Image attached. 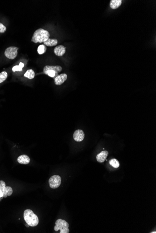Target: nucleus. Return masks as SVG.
Instances as JSON below:
<instances>
[{
	"instance_id": "nucleus-1",
	"label": "nucleus",
	"mask_w": 156,
	"mask_h": 233,
	"mask_svg": "<svg viewBox=\"0 0 156 233\" xmlns=\"http://www.w3.org/2000/svg\"><path fill=\"white\" fill-rule=\"evenodd\" d=\"M50 37V33L43 28H39L35 31L32 37L31 41L33 43H42L46 42Z\"/></svg>"
},
{
	"instance_id": "nucleus-2",
	"label": "nucleus",
	"mask_w": 156,
	"mask_h": 233,
	"mask_svg": "<svg viewBox=\"0 0 156 233\" xmlns=\"http://www.w3.org/2000/svg\"><path fill=\"white\" fill-rule=\"evenodd\" d=\"M24 217L26 223L29 226L35 227L39 224V218L31 210H25L24 212Z\"/></svg>"
},
{
	"instance_id": "nucleus-3",
	"label": "nucleus",
	"mask_w": 156,
	"mask_h": 233,
	"mask_svg": "<svg viewBox=\"0 0 156 233\" xmlns=\"http://www.w3.org/2000/svg\"><path fill=\"white\" fill-rule=\"evenodd\" d=\"M62 70V67L60 66H50L47 65L44 67L43 72L51 77H57L58 74Z\"/></svg>"
},
{
	"instance_id": "nucleus-4",
	"label": "nucleus",
	"mask_w": 156,
	"mask_h": 233,
	"mask_svg": "<svg viewBox=\"0 0 156 233\" xmlns=\"http://www.w3.org/2000/svg\"><path fill=\"white\" fill-rule=\"evenodd\" d=\"M54 227L55 231H58L60 230V233H68L70 232L68 227L69 224L67 222L62 219H59L55 222Z\"/></svg>"
},
{
	"instance_id": "nucleus-5",
	"label": "nucleus",
	"mask_w": 156,
	"mask_h": 233,
	"mask_svg": "<svg viewBox=\"0 0 156 233\" xmlns=\"http://www.w3.org/2000/svg\"><path fill=\"white\" fill-rule=\"evenodd\" d=\"M18 49V48L16 47H9L5 51V55L9 59H14L17 56Z\"/></svg>"
},
{
	"instance_id": "nucleus-6",
	"label": "nucleus",
	"mask_w": 156,
	"mask_h": 233,
	"mask_svg": "<svg viewBox=\"0 0 156 233\" xmlns=\"http://www.w3.org/2000/svg\"><path fill=\"white\" fill-rule=\"evenodd\" d=\"M61 183V178L58 175H55L52 176L49 180V185L50 187L53 189L58 188Z\"/></svg>"
},
{
	"instance_id": "nucleus-7",
	"label": "nucleus",
	"mask_w": 156,
	"mask_h": 233,
	"mask_svg": "<svg viewBox=\"0 0 156 233\" xmlns=\"http://www.w3.org/2000/svg\"><path fill=\"white\" fill-rule=\"evenodd\" d=\"M74 139L77 142L82 141L85 138V134L83 131L80 129H78L74 132Z\"/></svg>"
},
{
	"instance_id": "nucleus-8",
	"label": "nucleus",
	"mask_w": 156,
	"mask_h": 233,
	"mask_svg": "<svg viewBox=\"0 0 156 233\" xmlns=\"http://www.w3.org/2000/svg\"><path fill=\"white\" fill-rule=\"evenodd\" d=\"M67 79V75L66 74H61L55 78L54 82L56 85H61Z\"/></svg>"
},
{
	"instance_id": "nucleus-9",
	"label": "nucleus",
	"mask_w": 156,
	"mask_h": 233,
	"mask_svg": "<svg viewBox=\"0 0 156 233\" xmlns=\"http://www.w3.org/2000/svg\"><path fill=\"white\" fill-rule=\"evenodd\" d=\"M66 48L63 45L56 46L54 49V53L56 55L62 56L66 53Z\"/></svg>"
},
{
	"instance_id": "nucleus-10",
	"label": "nucleus",
	"mask_w": 156,
	"mask_h": 233,
	"mask_svg": "<svg viewBox=\"0 0 156 233\" xmlns=\"http://www.w3.org/2000/svg\"><path fill=\"white\" fill-rule=\"evenodd\" d=\"M109 155V152L107 151H103L96 156V159L99 163H102L106 160L107 157Z\"/></svg>"
},
{
	"instance_id": "nucleus-11",
	"label": "nucleus",
	"mask_w": 156,
	"mask_h": 233,
	"mask_svg": "<svg viewBox=\"0 0 156 233\" xmlns=\"http://www.w3.org/2000/svg\"><path fill=\"white\" fill-rule=\"evenodd\" d=\"M18 163L21 164H28L30 163V158L26 155H21L17 158Z\"/></svg>"
},
{
	"instance_id": "nucleus-12",
	"label": "nucleus",
	"mask_w": 156,
	"mask_h": 233,
	"mask_svg": "<svg viewBox=\"0 0 156 233\" xmlns=\"http://www.w3.org/2000/svg\"><path fill=\"white\" fill-rule=\"evenodd\" d=\"M122 4V0H111L110 2V7L112 9H117L121 6Z\"/></svg>"
},
{
	"instance_id": "nucleus-13",
	"label": "nucleus",
	"mask_w": 156,
	"mask_h": 233,
	"mask_svg": "<svg viewBox=\"0 0 156 233\" xmlns=\"http://www.w3.org/2000/svg\"><path fill=\"white\" fill-rule=\"evenodd\" d=\"M58 40L56 39H50L49 38L46 42H44V45L49 47H53L56 46L58 44Z\"/></svg>"
},
{
	"instance_id": "nucleus-14",
	"label": "nucleus",
	"mask_w": 156,
	"mask_h": 233,
	"mask_svg": "<svg viewBox=\"0 0 156 233\" xmlns=\"http://www.w3.org/2000/svg\"><path fill=\"white\" fill-rule=\"evenodd\" d=\"M13 193V190L11 187L7 186L3 192V198H6L7 196H10Z\"/></svg>"
},
{
	"instance_id": "nucleus-15",
	"label": "nucleus",
	"mask_w": 156,
	"mask_h": 233,
	"mask_svg": "<svg viewBox=\"0 0 156 233\" xmlns=\"http://www.w3.org/2000/svg\"><path fill=\"white\" fill-rule=\"evenodd\" d=\"M24 76L29 79H32L35 77V72L32 70H28L24 75Z\"/></svg>"
},
{
	"instance_id": "nucleus-16",
	"label": "nucleus",
	"mask_w": 156,
	"mask_h": 233,
	"mask_svg": "<svg viewBox=\"0 0 156 233\" xmlns=\"http://www.w3.org/2000/svg\"><path fill=\"white\" fill-rule=\"evenodd\" d=\"M109 163L110 165L114 168H118L120 166L119 161L116 159H112L110 160L109 161Z\"/></svg>"
},
{
	"instance_id": "nucleus-17",
	"label": "nucleus",
	"mask_w": 156,
	"mask_h": 233,
	"mask_svg": "<svg viewBox=\"0 0 156 233\" xmlns=\"http://www.w3.org/2000/svg\"><path fill=\"white\" fill-rule=\"evenodd\" d=\"M7 77H8V74L7 72L4 71L0 73V83L4 82Z\"/></svg>"
},
{
	"instance_id": "nucleus-18",
	"label": "nucleus",
	"mask_w": 156,
	"mask_h": 233,
	"mask_svg": "<svg viewBox=\"0 0 156 233\" xmlns=\"http://www.w3.org/2000/svg\"><path fill=\"white\" fill-rule=\"evenodd\" d=\"M46 49L47 48L44 45H40L37 48V52L39 55H42L46 52Z\"/></svg>"
},
{
	"instance_id": "nucleus-19",
	"label": "nucleus",
	"mask_w": 156,
	"mask_h": 233,
	"mask_svg": "<svg viewBox=\"0 0 156 233\" xmlns=\"http://www.w3.org/2000/svg\"><path fill=\"white\" fill-rule=\"evenodd\" d=\"M6 187V183L4 180H0V190L3 192Z\"/></svg>"
},
{
	"instance_id": "nucleus-20",
	"label": "nucleus",
	"mask_w": 156,
	"mask_h": 233,
	"mask_svg": "<svg viewBox=\"0 0 156 233\" xmlns=\"http://www.w3.org/2000/svg\"><path fill=\"white\" fill-rule=\"evenodd\" d=\"M22 70H23V68H21L19 65L15 66L12 68V71L13 72H15L16 71H21Z\"/></svg>"
},
{
	"instance_id": "nucleus-21",
	"label": "nucleus",
	"mask_w": 156,
	"mask_h": 233,
	"mask_svg": "<svg viewBox=\"0 0 156 233\" xmlns=\"http://www.w3.org/2000/svg\"><path fill=\"white\" fill-rule=\"evenodd\" d=\"M6 31V27L3 24L0 23V33H4Z\"/></svg>"
},
{
	"instance_id": "nucleus-22",
	"label": "nucleus",
	"mask_w": 156,
	"mask_h": 233,
	"mask_svg": "<svg viewBox=\"0 0 156 233\" xmlns=\"http://www.w3.org/2000/svg\"><path fill=\"white\" fill-rule=\"evenodd\" d=\"M19 65L20 66L21 68H23V67H24V64L22 63H20Z\"/></svg>"
},
{
	"instance_id": "nucleus-23",
	"label": "nucleus",
	"mask_w": 156,
	"mask_h": 233,
	"mask_svg": "<svg viewBox=\"0 0 156 233\" xmlns=\"http://www.w3.org/2000/svg\"><path fill=\"white\" fill-rule=\"evenodd\" d=\"M1 197H3V192L0 190V198H1Z\"/></svg>"
},
{
	"instance_id": "nucleus-24",
	"label": "nucleus",
	"mask_w": 156,
	"mask_h": 233,
	"mask_svg": "<svg viewBox=\"0 0 156 233\" xmlns=\"http://www.w3.org/2000/svg\"><path fill=\"white\" fill-rule=\"evenodd\" d=\"M25 226L27 227H29V225L28 224H25Z\"/></svg>"
},
{
	"instance_id": "nucleus-25",
	"label": "nucleus",
	"mask_w": 156,
	"mask_h": 233,
	"mask_svg": "<svg viewBox=\"0 0 156 233\" xmlns=\"http://www.w3.org/2000/svg\"><path fill=\"white\" fill-rule=\"evenodd\" d=\"M3 198V197H1V198H0V201H1V200Z\"/></svg>"
}]
</instances>
